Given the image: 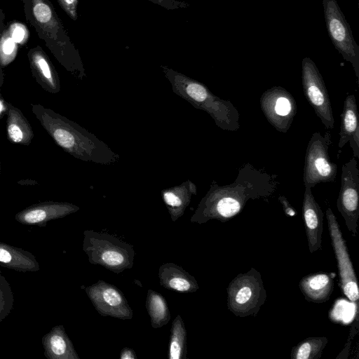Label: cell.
Returning <instances> with one entry per match:
<instances>
[{
    "mask_svg": "<svg viewBox=\"0 0 359 359\" xmlns=\"http://www.w3.org/2000/svg\"><path fill=\"white\" fill-rule=\"evenodd\" d=\"M279 184L277 175L247 163L240 168L233 183L223 186L215 181L211 183L190 220L199 224L212 219L224 223L238 215L248 201L269 200Z\"/></svg>",
    "mask_w": 359,
    "mask_h": 359,
    "instance_id": "obj_1",
    "label": "cell"
},
{
    "mask_svg": "<svg viewBox=\"0 0 359 359\" xmlns=\"http://www.w3.org/2000/svg\"><path fill=\"white\" fill-rule=\"evenodd\" d=\"M31 109L55 143L74 158L104 165L119 161L105 142L74 121L40 104H31Z\"/></svg>",
    "mask_w": 359,
    "mask_h": 359,
    "instance_id": "obj_2",
    "label": "cell"
},
{
    "mask_svg": "<svg viewBox=\"0 0 359 359\" xmlns=\"http://www.w3.org/2000/svg\"><path fill=\"white\" fill-rule=\"evenodd\" d=\"M21 1L27 22L57 61L74 77L86 78L80 53L50 0Z\"/></svg>",
    "mask_w": 359,
    "mask_h": 359,
    "instance_id": "obj_3",
    "label": "cell"
},
{
    "mask_svg": "<svg viewBox=\"0 0 359 359\" xmlns=\"http://www.w3.org/2000/svg\"><path fill=\"white\" fill-rule=\"evenodd\" d=\"M161 69L173 93L196 109L205 111L217 127L229 132L240 128V115L231 101L217 97L203 83L168 66L161 65Z\"/></svg>",
    "mask_w": 359,
    "mask_h": 359,
    "instance_id": "obj_4",
    "label": "cell"
},
{
    "mask_svg": "<svg viewBox=\"0 0 359 359\" xmlns=\"http://www.w3.org/2000/svg\"><path fill=\"white\" fill-rule=\"evenodd\" d=\"M82 250L90 264L100 265L116 274L133 266V246L113 235L85 230Z\"/></svg>",
    "mask_w": 359,
    "mask_h": 359,
    "instance_id": "obj_5",
    "label": "cell"
},
{
    "mask_svg": "<svg viewBox=\"0 0 359 359\" xmlns=\"http://www.w3.org/2000/svg\"><path fill=\"white\" fill-rule=\"evenodd\" d=\"M227 308L236 316H256L266 299L262 276L257 269L238 274L227 288Z\"/></svg>",
    "mask_w": 359,
    "mask_h": 359,
    "instance_id": "obj_6",
    "label": "cell"
},
{
    "mask_svg": "<svg viewBox=\"0 0 359 359\" xmlns=\"http://www.w3.org/2000/svg\"><path fill=\"white\" fill-rule=\"evenodd\" d=\"M331 144V134L324 135L320 132L312 134L306 150L303 168V184L311 189L321 182H334L337 165L331 161L328 149Z\"/></svg>",
    "mask_w": 359,
    "mask_h": 359,
    "instance_id": "obj_7",
    "label": "cell"
},
{
    "mask_svg": "<svg viewBox=\"0 0 359 359\" xmlns=\"http://www.w3.org/2000/svg\"><path fill=\"white\" fill-rule=\"evenodd\" d=\"M325 25L330 39L343 58L349 62L359 82V46L337 0H323Z\"/></svg>",
    "mask_w": 359,
    "mask_h": 359,
    "instance_id": "obj_8",
    "label": "cell"
},
{
    "mask_svg": "<svg viewBox=\"0 0 359 359\" xmlns=\"http://www.w3.org/2000/svg\"><path fill=\"white\" fill-rule=\"evenodd\" d=\"M302 82L304 96L325 128L334 126L331 101L324 80L315 62L306 57L302 62Z\"/></svg>",
    "mask_w": 359,
    "mask_h": 359,
    "instance_id": "obj_9",
    "label": "cell"
},
{
    "mask_svg": "<svg viewBox=\"0 0 359 359\" xmlns=\"http://www.w3.org/2000/svg\"><path fill=\"white\" fill-rule=\"evenodd\" d=\"M328 231L337 260L339 282L344 294L352 302L358 304L359 290L358 280L351 260L346 242L332 209L326 210Z\"/></svg>",
    "mask_w": 359,
    "mask_h": 359,
    "instance_id": "obj_10",
    "label": "cell"
},
{
    "mask_svg": "<svg viewBox=\"0 0 359 359\" xmlns=\"http://www.w3.org/2000/svg\"><path fill=\"white\" fill-rule=\"evenodd\" d=\"M337 208L348 230L355 236L359 219V170L353 156L342 165Z\"/></svg>",
    "mask_w": 359,
    "mask_h": 359,
    "instance_id": "obj_11",
    "label": "cell"
},
{
    "mask_svg": "<svg viewBox=\"0 0 359 359\" xmlns=\"http://www.w3.org/2000/svg\"><path fill=\"white\" fill-rule=\"evenodd\" d=\"M259 102L268 122L278 132L287 133L297 111L290 93L281 86H273L262 93Z\"/></svg>",
    "mask_w": 359,
    "mask_h": 359,
    "instance_id": "obj_12",
    "label": "cell"
},
{
    "mask_svg": "<svg viewBox=\"0 0 359 359\" xmlns=\"http://www.w3.org/2000/svg\"><path fill=\"white\" fill-rule=\"evenodd\" d=\"M85 292L95 310L102 316L130 320L133 312L122 291L116 286L100 280L86 287Z\"/></svg>",
    "mask_w": 359,
    "mask_h": 359,
    "instance_id": "obj_13",
    "label": "cell"
},
{
    "mask_svg": "<svg viewBox=\"0 0 359 359\" xmlns=\"http://www.w3.org/2000/svg\"><path fill=\"white\" fill-rule=\"evenodd\" d=\"M79 209L71 203L48 201L33 204L18 212L15 219L25 225L45 226L48 222L63 218Z\"/></svg>",
    "mask_w": 359,
    "mask_h": 359,
    "instance_id": "obj_14",
    "label": "cell"
},
{
    "mask_svg": "<svg viewBox=\"0 0 359 359\" xmlns=\"http://www.w3.org/2000/svg\"><path fill=\"white\" fill-rule=\"evenodd\" d=\"M32 74L37 83L46 91L55 94L60 91L58 74L50 59L42 47L37 45L27 52Z\"/></svg>",
    "mask_w": 359,
    "mask_h": 359,
    "instance_id": "obj_15",
    "label": "cell"
},
{
    "mask_svg": "<svg viewBox=\"0 0 359 359\" xmlns=\"http://www.w3.org/2000/svg\"><path fill=\"white\" fill-rule=\"evenodd\" d=\"M324 214L310 187H305L302 217L310 253L321 249Z\"/></svg>",
    "mask_w": 359,
    "mask_h": 359,
    "instance_id": "obj_16",
    "label": "cell"
},
{
    "mask_svg": "<svg viewBox=\"0 0 359 359\" xmlns=\"http://www.w3.org/2000/svg\"><path fill=\"white\" fill-rule=\"evenodd\" d=\"M349 142L353 157L359 158V121L356 100L354 95H348L344 102L341 114V126L338 147L342 149Z\"/></svg>",
    "mask_w": 359,
    "mask_h": 359,
    "instance_id": "obj_17",
    "label": "cell"
},
{
    "mask_svg": "<svg viewBox=\"0 0 359 359\" xmlns=\"http://www.w3.org/2000/svg\"><path fill=\"white\" fill-rule=\"evenodd\" d=\"M334 273L318 272L304 276L299 288L308 302L320 304L327 302L334 290Z\"/></svg>",
    "mask_w": 359,
    "mask_h": 359,
    "instance_id": "obj_18",
    "label": "cell"
},
{
    "mask_svg": "<svg viewBox=\"0 0 359 359\" xmlns=\"http://www.w3.org/2000/svg\"><path fill=\"white\" fill-rule=\"evenodd\" d=\"M158 275L160 285L167 290L191 293L199 289L194 276L175 263L163 264L158 269Z\"/></svg>",
    "mask_w": 359,
    "mask_h": 359,
    "instance_id": "obj_19",
    "label": "cell"
},
{
    "mask_svg": "<svg viewBox=\"0 0 359 359\" xmlns=\"http://www.w3.org/2000/svg\"><path fill=\"white\" fill-rule=\"evenodd\" d=\"M41 341L44 355L48 359H80L62 325L54 326Z\"/></svg>",
    "mask_w": 359,
    "mask_h": 359,
    "instance_id": "obj_20",
    "label": "cell"
},
{
    "mask_svg": "<svg viewBox=\"0 0 359 359\" xmlns=\"http://www.w3.org/2000/svg\"><path fill=\"white\" fill-rule=\"evenodd\" d=\"M196 194V185L189 180L161 191L163 201L172 222L177 221L184 215L192 196Z\"/></svg>",
    "mask_w": 359,
    "mask_h": 359,
    "instance_id": "obj_21",
    "label": "cell"
},
{
    "mask_svg": "<svg viewBox=\"0 0 359 359\" xmlns=\"http://www.w3.org/2000/svg\"><path fill=\"white\" fill-rule=\"evenodd\" d=\"M0 266L20 272H35L40 265L30 252L0 242Z\"/></svg>",
    "mask_w": 359,
    "mask_h": 359,
    "instance_id": "obj_22",
    "label": "cell"
},
{
    "mask_svg": "<svg viewBox=\"0 0 359 359\" xmlns=\"http://www.w3.org/2000/svg\"><path fill=\"white\" fill-rule=\"evenodd\" d=\"M6 116L8 140L13 144L29 146L34 135L29 121L18 108L8 102Z\"/></svg>",
    "mask_w": 359,
    "mask_h": 359,
    "instance_id": "obj_23",
    "label": "cell"
},
{
    "mask_svg": "<svg viewBox=\"0 0 359 359\" xmlns=\"http://www.w3.org/2000/svg\"><path fill=\"white\" fill-rule=\"evenodd\" d=\"M145 306L153 328H160L170 320L171 314L167 301L158 292L148 290Z\"/></svg>",
    "mask_w": 359,
    "mask_h": 359,
    "instance_id": "obj_24",
    "label": "cell"
},
{
    "mask_svg": "<svg viewBox=\"0 0 359 359\" xmlns=\"http://www.w3.org/2000/svg\"><path fill=\"white\" fill-rule=\"evenodd\" d=\"M168 357L169 359L187 358V331L180 315L172 322Z\"/></svg>",
    "mask_w": 359,
    "mask_h": 359,
    "instance_id": "obj_25",
    "label": "cell"
},
{
    "mask_svg": "<svg viewBox=\"0 0 359 359\" xmlns=\"http://www.w3.org/2000/svg\"><path fill=\"white\" fill-rule=\"evenodd\" d=\"M327 342L328 339L326 337H307L292 347L290 358L292 359H319Z\"/></svg>",
    "mask_w": 359,
    "mask_h": 359,
    "instance_id": "obj_26",
    "label": "cell"
},
{
    "mask_svg": "<svg viewBox=\"0 0 359 359\" xmlns=\"http://www.w3.org/2000/svg\"><path fill=\"white\" fill-rule=\"evenodd\" d=\"M18 46L13 40L10 30L5 29L0 40V62L2 67L9 65L15 57Z\"/></svg>",
    "mask_w": 359,
    "mask_h": 359,
    "instance_id": "obj_27",
    "label": "cell"
},
{
    "mask_svg": "<svg viewBox=\"0 0 359 359\" xmlns=\"http://www.w3.org/2000/svg\"><path fill=\"white\" fill-rule=\"evenodd\" d=\"M13 302L11 286L2 275L0 278V322L11 313L13 307Z\"/></svg>",
    "mask_w": 359,
    "mask_h": 359,
    "instance_id": "obj_28",
    "label": "cell"
},
{
    "mask_svg": "<svg viewBox=\"0 0 359 359\" xmlns=\"http://www.w3.org/2000/svg\"><path fill=\"white\" fill-rule=\"evenodd\" d=\"M57 1L69 18L72 20H77L79 0H57Z\"/></svg>",
    "mask_w": 359,
    "mask_h": 359,
    "instance_id": "obj_29",
    "label": "cell"
},
{
    "mask_svg": "<svg viewBox=\"0 0 359 359\" xmlns=\"http://www.w3.org/2000/svg\"><path fill=\"white\" fill-rule=\"evenodd\" d=\"M358 304H355V320L350 329V333L348 337V340L347 341L346 344L344 346V348L342 350V351L339 353V355L337 357V358H345L347 357V353H348L349 349L351 348V344L352 342L353 339L355 336V334L358 332Z\"/></svg>",
    "mask_w": 359,
    "mask_h": 359,
    "instance_id": "obj_30",
    "label": "cell"
},
{
    "mask_svg": "<svg viewBox=\"0 0 359 359\" xmlns=\"http://www.w3.org/2000/svg\"><path fill=\"white\" fill-rule=\"evenodd\" d=\"M157 4L167 10L172 11L178 8H188L190 4L185 1H180L177 0H147Z\"/></svg>",
    "mask_w": 359,
    "mask_h": 359,
    "instance_id": "obj_31",
    "label": "cell"
},
{
    "mask_svg": "<svg viewBox=\"0 0 359 359\" xmlns=\"http://www.w3.org/2000/svg\"><path fill=\"white\" fill-rule=\"evenodd\" d=\"M5 21H6V14L4 11V10L0 8V40H1V37L3 34V32L6 29ZM4 75L2 67H1V62H0V97H2L1 94V88L4 83Z\"/></svg>",
    "mask_w": 359,
    "mask_h": 359,
    "instance_id": "obj_32",
    "label": "cell"
},
{
    "mask_svg": "<svg viewBox=\"0 0 359 359\" xmlns=\"http://www.w3.org/2000/svg\"><path fill=\"white\" fill-rule=\"evenodd\" d=\"M278 200L282 204L283 211L286 215L294 217L296 215L295 210L285 196H279Z\"/></svg>",
    "mask_w": 359,
    "mask_h": 359,
    "instance_id": "obj_33",
    "label": "cell"
},
{
    "mask_svg": "<svg viewBox=\"0 0 359 359\" xmlns=\"http://www.w3.org/2000/svg\"><path fill=\"white\" fill-rule=\"evenodd\" d=\"M119 358L121 359H136L137 356L133 348L125 347L121 350Z\"/></svg>",
    "mask_w": 359,
    "mask_h": 359,
    "instance_id": "obj_34",
    "label": "cell"
},
{
    "mask_svg": "<svg viewBox=\"0 0 359 359\" xmlns=\"http://www.w3.org/2000/svg\"><path fill=\"white\" fill-rule=\"evenodd\" d=\"M6 112L7 102L4 100L3 97H0V118L6 115Z\"/></svg>",
    "mask_w": 359,
    "mask_h": 359,
    "instance_id": "obj_35",
    "label": "cell"
},
{
    "mask_svg": "<svg viewBox=\"0 0 359 359\" xmlns=\"http://www.w3.org/2000/svg\"><path fill=\"white\" fill-rule=\"evenodd\" d=\"M1 160H0V173H1Z\"/></svg>",
    "mask_w": 359,
    "mask_h": 359,
    "instance_id": "obj_36",
    "label": "cell"
},
{
    "mask_svg": "<svg viewBox=\"0 0 359 359\" xmlns=\"http://www.w3.org/2000/svg\"><path fill=\"white\" fill-rule=\"evenodd\" d=\"M2 276V273H1V271H0V278Z\"/></svg>",
    "mask_w": 359,
    "mask_h": 359,
    "instance_id": "obj_37",
    "label": "cell"
}]
</instances>
